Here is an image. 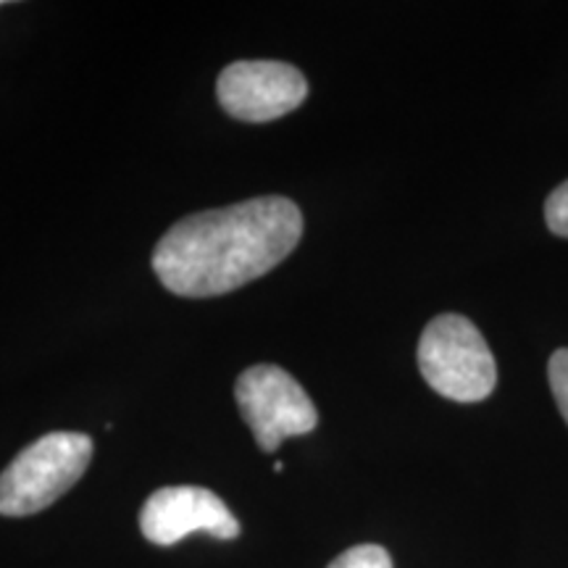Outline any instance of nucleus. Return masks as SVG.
Here are the masks:
<instances>
[{"label":"nucleus","mask_w":568,"mask_h":568,"mask_svg":"<svg viewBox=\"0 0 568 568\" xmlns=\"http://www.w3.org/2000/svg\"><path fill=\"white\" fill-rule=\"evenodd\" d=\"M301 237L303 213L293 201L253 197L180 219L155 245L153 272L174 295H226L280 266Z\"/></svg>","instance_id":"1"},{"label":"nucleus","mask_w":568,"mask_h":568,"mask_svg":"<svg viewBox=\"0 0 568 568\" xmlns=\"http://www.w3.org/2000/svg\"><path fill=\"white\" fill-rule=\"evenodd\" d=\"M92 439L82 432H51L27 445L0 474V516L21 518L53 506L92 460Z\"/></svg>","instance_id":"2"},{"label":"nucleus","mask_w":568,"mask_h":568,"mask_svg":"<svg viewBox=\"0 0 568 568\" xmlns=\"http://www.w3.org/2000/svg\"><path fill=\"white\" fill-rule=\"evenodd\" d=\"M418 368L426 385L456 403H479L493 395L497 366L481 332L460 314L426 324L418 339Z\"/></svg>","instance_id":"3"},{"label":"nucleus","mask_w":568,"mask_h":568,"mask_svg":"<svg viewBox=\"0 0 568 568\" xmlns=\"http://www.w3.org/2000/svg\"><path fill=\"white\" fill-rule=\"evenodd\" d=\"M240 416L253 429L264 453H274L284 439L303 437L316 429L318 414L308 393L293 374L280 366L258 364L245 368L234 385Z\"/></svg>","instance_id":"4"},{"label":"nucleus","mask_w":568,"mask_h":568,"mask_svg":"<svg viewBox=\"0 0 568 568\" xmlns=\"http://www.w3.org/2000/svg\"><path fill=\"white\" fill-rule=\"evenodd\" d=\"M216 95L232 119L264 124L295 111L308 98V82L293 63L237 61L219 74Z\"/></svg>","instance_id":"5"},{"label":"nucleus","mask_w":568,"mask_h":568,"mask_svg":"<svg viewBox=\"0 0 568 568\" xmlns=\"http://www.w3.org/2000/svg\"><path fill=\"white\" fill-rule=\"evenodd\" d=\"M140 531L148 542H182L193 531H205L216 539L240 537V521L216 493L205 487H161L148 497L140 510Z\"/></svg>","instance_id":"6"},{"label":"nucleus","mask_w":568,"mask_h":568,"mask_svg":"<svg viewBox=\"0 0 568 568\" xmlns=\"http://www.w3.org/2000/svg\"><path fill=\"white\" fill-rule=\"evenodd\" d=\"M326 568H395L389 552L382 545H355L337 556Z\"/></svg>","instance_id":"7"},{"label":"nucleus","mask_w":568,"mask_h":568,"mask_svg":"<svg viewBox=\"0 0 568 568\" xmlns=\"http://www.w3.org/2000/svg\"><path fill=\"white\" fill-rule=\"evenodd\" d=\"M548 376L560 416H564V422L568 424V347H560V351L550 355Z\"/></svg>","instance_id":"8"},{"label":"nucleus","mask_w":568,"mask_h":568,"mask_svg":"<svg viewBox=\"0 0 568 568\" xmlns=\"http://www.w3.org/2000/svg\"><path fill=\"white\" fill-rule=\"evenodd\" d=\"M545 222H548V230L552 234L568 240V180L558 184L545 201Z\"/></svg>","instance_id":"9"}]
</instances>
